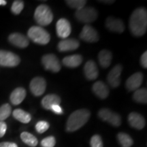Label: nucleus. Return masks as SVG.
I'll list each match as a JSON object with an SVG mask.
<instances>
[{"label":"nucleus","mask_w":147,"mask_h":147,"mask_svg":"<svg viewBox=\"0 0 147 147\" xmlns=\"http://www.w3.org/2000/svg\"><path fill=\"white\" fill-rule=\"evenodd\" d=\"M129 28L135 36H142L146 32L147 12L144 8L136 9L131 14L129 20Z\"/></svg>","instance_id":"nucleus-1"},{"label":"nucleus","mask_w":147,"mask_h":147,"mask_svg":"<svg viewBox=\"0 0 147 147\" xmlns=\"http://www.w3.org/2000/svg\"><path fill=\"white\" fill-rule=\"evenodd\" d=\"M91 116V113L87 109H80L74 112L69 116L66 124L67 131L72 132L81 128L87 123Z\"/></svg>","instance_id":"nucleus-2"},{"label":"nucleus","mask_w":147,"mask_h":147,"mask_svg":"<svg viewBox=\"0 0 147 147\" xmlns=\"http://www.w3.org/2000/svg\"><path fill=\"white\" fill-rule=\"evenodd\" d=\"M27 36L35 43L46 45L50 42L51 36L49 32L40 26H33L27 32Z\"/></svg>","instance_id":"nucleus-3"},{"label":"nucleus","mask_w":147,"mask_h":147,"mask_svg":"<svg viewBox=\"0 0 147 147\" xmlns=\"http://www.w3.org/2000/svg\"><path fill=\"white\" fill-rule=\"evenodd\" d=\"M34 18L41 26H47L50 25L53 19V14L51 8L45 4H41L36 9Z\"/></svg>","instance_id":"nucleus-4"},{"label":"nucleus","mask_w":147,"mask_h":147,"mask_svg":"<svg viewBox=\"0 0 147 147\" xmlns=\"http://www.w3.org/2000/svg\"><path fill=\"white\" fill-rule=\"evenodd\" d=\"M75 16L77 20L84 23H91L95 21L97 18V12L92 7H84L76 10Z\"/></svg>","instance_id":"nucleus-5"},{"label":"nucleus","mask_w":147,"mask_h":147,"mask_svg":"<svg viewBox=\"0 0 147 147\" xmlns=\"http://www.w3.org/2000/svg\"><path fill=\"white\" fill-rule=\"evenodd\" d=\"M19 57L10 51L0 50V65L3 67H15L20 63Z\"/></svg>","instance_id":"nucleus-6"},{"label":"nucleus","mask_w":147,"mask_h":147,"mask_svg":"<svg viewBox=\"0 0 147 147\" xmlns=\"http://www.w3.org/2000/svg\"><path fill=\"white\" fill-rule=\"evenodd\" d=\"M98 116L103 121H107L113 126L119 127L121 124V118L120 115L114 113L108 108H102L98 113Z\"/></svg>","instance_id":"nucleus-7"},{"label":"nucleus","mask_w":147,"mask_h":147,"mask_svg":"<svg viewBox=\"0 0 147 147\" xmlns=\"http://www.w3.org/2000/svg\"><path fill=\"white\" fill-rule=\"evenodd\" d=\"M42 63L47 70L53 72H58L61 68V65L58 58L53 54H47L42 58Z\"/></svg>","instance_id":"nucleus-8"},{"label":"nucleus","mask_w":147,"mask_h":147,"mask_svg":"<svg viewBox=\"0 0 147 147\" xmlns=\"http://www.w3.org/2000/svg\"><path fill=\"white\" fill-rule=\"evenodd\" d=\"M29 88L35 96H40L43 95L47 88L45 79L42 77H36L33 78L29 84Z\"/></svg>","instance_id":"nucleus-9"},{"label":"nucleus","mask_w":147,"mask_h":147,"mask_svg":"<svg viewBox=\"0 0 147 147\" xmlns=\"http://www.w3.org/2000/svg\"><path fill=\"white\" fill-rule=\"evenodd\" d=\"M80 39L87 42H97L99 40V34L97 31L89 25L83 27L80 34Z\"/></svg>","instance_id":"nucleus-10"},{"label":"nucleus","mask_w":147,"mask_h":147,"mask_svg":"<svg viewBox=\"0 0 147 147\" xmlns=\"http://www.w3.org/2000/svg\"><path fill=\"white\" fill-rule=\"evenodd\" d=\"M57 34L62 39H67L71 34V27L69 22L65 18H60L56 24Z\"/></svg>","instance_id":"nucleus-11"},{"label":"nucleus","mask_w":147,"mask_h":147,"mask_svg":"<svg viewBox=\"0 0 147 147\" xmlns=\"http://www.w3.org/2000/svg\"><path fill=\"white\" fill-rule=\"evenodd\" d=\"M122 66L120 64L116 65L110 72L107 76V80L108 83L112 87L116 88L119 87L121 83V74L122 71Z\"/></svg>","instance_id":"nucleus-12"},{"label":"nucleus","mask_w":147,"mask_h":147,"mask_svg":"<svg viewBox=\"0 0 147 147\" xmlns=\"http://www.w3.org/2000/svg\"><path fill=\"white\" fill-rule=\"evenodd\" d=\"M143 74L141 72H136L131 75L127 80L125 86L129 91H136L139 89L143 82Z\"/></svg>","instance_id":"nucleus-13"},{"label":"nucleus","mask_w":147,"mask_h":147,"mask_svg":"<svg viewBox=\"0 0 147 147\" xmlns=\"http://www.w3.org/2000/svg\"><path fill=\"white\" fill-rule=\"evenodd\" d=\"M106 27L110 31L117 33H123L125 30L123 22L119 18L108 17L106 21Z\"/></svg>","instance_id":"nucleus-14"},{"label":"nucleus","mask_w":147,"mask_h":147,"mask_svg":"<svg viewBox=\"0 0 147 147\" xmlns=\"http://www.w3.org/2000/svg\"><path fill=\"white\" fill-rule=\"evenodd\" d=\"M80 43L75 39H63L59 42L57 48L60 52H68L78 49Z\"/></svg>","instance_id":"nucleus-15"},{"label":"nucleus","mask_w":147,"mask_h":147,"mask_svg":"<svg viewBox=\"0 0 147 147\" xmlns=\"http://www.w3.org/2000/svg\"><path fill=\"white\" fill-rule=\"evenodd\" d=\"M84 75L89 80H95L99 74L98 69L96 63L93 61L90 60L86 63L84 67Z\"/></svg>","instance_id":"nucleus-16"},{"label":"nucleus","mask_w":147,"mask_h":147,"mask_svg":"<svg viewBox=\"0 0 147 147\" xmlns=\"http://www.w3.org/2000/svg\"><path fill=\"white\" fill-rule=\"evenodd\" d=\"M9 42L11 44L19 48H26L29 45V40L26 36L19 34L14 33L10 35L8 38Z\"/></svg>","instance_id":"nucleus-17"},{"label":"nucleus","mask_w":147,"mask_h":147,"mask_svg":"<svg viewBox=\"0 0 147 147\" xmlns=\"http://www.w3.org/2000/svg\"><path fill=\"white\" fill-rule=\"evenodd\" d=\"M128 121L132 127L137 129H142L146 125L144 117L135 112L129 114L128 117Z\"/></svg>","instance_id":"nucleus-18"},{"label":"nucleus","mask_w":147,"mask_h":147,"mask_svg":"<svg viewBox=\"0 0 147 147\" xmlns=\"http://www.w3.org/2000/svg\"><path fill=\"white\" fill-rule=\"evenodd\" d=\"M93 91L100 99H106L109 95V89L105 83L102 81H97L93 85Z\"/></svg>","instance_id":"nucleus-19"},{"label":"nucleus","mask_w":147,"mask_h":147,"mask_svg":"<svg viewBox=\"0 0 147 147\" xmlns=\"http://www.w3.org/2000/svg\"><path fill=\"white\" fill-rule=\"evenodd\" d=\"M61 98L57 95L49 94L42 99V105L44 108L47 110H51V107L54 105H60Z\"/></svg>","instance_id":"nucleus-20"},{"label":"nucleus","mask_w":147,"mask_h":147,"mask_svg":"<svg viewBox=\"0 0 147 147\" xmlns=\"http://www.w3.org/2000/svg\"><path fill=\"white\" fill-rule=\"evenodd\" d=\"M26 97V91L22 87L16 88L10 95V101L14 105H18Z\"/></svg>","instance_id":"nucleus-21"},{"label":"nucleus","mask_w":147,"mask_h":147,"mask_svg":"<svg viewBox=\"0 0 147 147\" xmlns=\"http://www.w3.org/2000/svg\"><path fill=\"white\" fill-rule=\"evenodd\" d=\"M82 57L80 55H73L67 56L63 59V64L66 67L74 68L82 63Z\"/></svg>","instance_id":"nucleus-22"},{"label":"nucleus","mask_w":147,"mask_h":147,"mask_svg":"<svg viewBox=\"0 0 147 147\" xmlns=\"http://www.w3.org/2000/svg\"><path fill=\"white\" fill-rule=\"evenodd\" d=\"M98 59L100 65L104 68H107L111 64L113 55L109 51L102 50L99 53Z\"/></svg>","instance_id":"nucleus-23"},{"label":"nucleus","mask_w":147,"mask_h":147,"mask_svg":"<svg viewBox=\"0 0 147 147\" xmlns=\"http://www.w3.org/2000/svg\"><path fill=\"white\" fill-rule=\"evenodd\" d=\"M12 115L16 120L23 123H28L32 120L31 115L22 109H16L12 113Z\"/></svg>","instance_id":"nucleus-24"},{"label":"nucleus","mask_w":147,"mask_h":147,"mask_svg":"<svg viewBox=\"0 0 147 147\" xmlns=\"http://www.w3.org/2000/svg\"><path fill=\"white\" fill-rule=\"evenodd\" d=\"M21 138L23 142L29 146L35 147L38 144V139L32 134L29 132H23L21 134Z\"/></svg>","instance_id":"nucleus-25"},{"label":"nucleus","mask_w":147,"mask_h":147,"mask_svg":"<svg viewBox=\"0 0 147 147\" xmlns=\"http://www.w3.org/2000/svg\"><path fill=\"white\" fill-rule=\"evenodd\" d=\"M134 100L136 102L142 104H146L147 103V91L146 89H138L135 91L133 95Z\"/></svg>","instance_id":"nucleus-26"},{"label":"nucleus","mask_w":147,"mask_h":147,"mask_svg":"<svg viewBox=\"0 0 147 147\" xmlns=\"http://www.w3.org/2000/svg\"><path fill=\"white\" fill-rule=\"evenodd\" d=\"M117 139L122 147H131L133 145V140L125 133H119L117 135Z\"/></svg>","instance_id":"nucleus-27"},{"label":"nucleus","mask_w":147,"mask_h":147,"mask_svg":"<svg viewBox=\"0 0 147 147\" xmlns=\"http://www.w3.org/2000/svg\"><path fill=\"white\" fill-rule=\"evenodd\" d=\"M12 108L10 104H5L0 107V121H3L10 115Z\"/></svg>","instance_id":"nucleus-28"},{"label":"nucleus","mask_w":147,"mask_h":147,"mask_svg":"<svg viewBox=\"0 0 147 147\" xmlns=\"http://www.w3.org/2000/svg\"><path fill=\"white\" fill-rule=\"evenodd\" d=\"M65 2L70 8L76 9V10H78L84 8L86 3H87V1H84V0H68V1H65Z\"/></svg>","instance_id":"nucleus-29"},{"label":"nucleus","mask_w":147,"mask_h":147,"mask_svg":"<svg viewBox=\"0 0 147 147\" xmlns=\"http://www.w3.org/2000/svg\"><path fill=\"white\" fill-rule=\"evenodd\" d=\"M24 8V2L23 1H14L13 3H12V8H11V10L13 12L14 14H19L23 10Z\"/></svg>","instance_id":"nucleus-30"},{"label":"nucleus","mask_w":147,"mask_h":147,"mask_svg":"<svg viewBox=\"0 0 147 147\" xmlns=\"http://www.w3.org/2000/svg\"><path fill=\"white\" fill-rule=\"evenodd\" d=\"M49 128V124L47 121H41L37 123L36 125V129L39 134H42L45 132Z\"/></svg>","instance_id":"nucleus-31"},{"label":"nucleus","mask_w":147,"mask_h":147,"mask_svg":"<svg viewBox=\"0 0 147 147\" xmlns=\"http://www.w3.org/2000/svg\"><path fill=\"white\" fill-rule=\"evenodd\" d=\"M55 144H56V140L53 136L45 138L41 142V146L42 147H54Z\"/></svg>","instance_id":"nucleus-32"},{"label":"nucleus","mask_w":147,"mask_h":147,"mask_svg":"<svg viewBox=\"0 0 147 147\" xmlns=\"http://www.w3.org/2000/svg\"><path fill=\"white\" fill-rule=\"evenodd\" d=\"M90 144L91 147H103L102 138L99 135H94L91 138Z\"/></svg>","instance_id":"nucleus-33"},{"label":"nucleus","mask_w":147,"mask_h":147,"mask_svg":"<svg viewBox=\"0 0 147 147\" xmlns=\"http://www.w3.org/2000/svg\"><path fill=\"white\" fill-rule=\"evenodd\" d=\"M7 129V125L3 121H0V138L5 135Z\"/></svg>","instance_id":"nucleus-34"},{"label":"nucleus","mask_w":147,"mask_h":147,"mask_svg":"<svg viewBox=\"0 0 147 147\" xmlns=\"http://www.w3.org/2000/svg\"><path fill=\"white\" fill-rule=\"evenodd\" d=\"M51 110H52L53 113L55 114H57V115H61V114H63V113L62 108L61 107L60 105H57H57L53 106L52 107H51Z\"/></svg>","instance_id":"nucleus-35"},{"label":"nucleus","mask_w":147,"mask_h":147,"mask_svg":"<svg viewBox=\"0 0 147 147\" xmlns=\"http://www.w3.org/2000/svg\"><path fill=\"white\" fill-rule=\"evenodd\" d=\"M140 62H141V65H142V67H144V68H146L147 67V52L146 51H145V52L142 54V57H141Z\"/></svg>","instance_id":"nucleus-36"},{"label":"nucleus","mask_w":147,"mask_h":147,"mask_svg":"<svg viewBox=\"0 0 147 147\" xmlns=\"http://www.w3.org/2000/svg\"><path fill=\"white\" fill-rule=\"evenodd\" d=\"M0 147H18V146L15 143L5 142L0 143Z\"/></svg>","instance_id":"nucleus-37"},{"label":"nucleus","mask_w":147,"mask_h":147,"mask_svg":"<svg viewBox=\"0 0 147 147\" xmlns=\"http://www.w3.org/2000/svg\"><path fill=\"white\" fill-rule=\"evenodd\" d=\"M6 1L5 0H0V5H6Z\"/></svg>","instance_id":"nucleus-38"},{"label":"nucleus","mask_w":147,"mask_h":147,"mask_svg":"<svg viewBox=\"0 0 147 147\" xmlns=\"http://www.w3.org/2000/svg\"><path fill=\"white\" fill-rule=\"evenodd\" d=\"M101 2L105 3H113L115 2V1H100Z\"/></svg>","instance_id":"nucleus-39"}]
</instances>
